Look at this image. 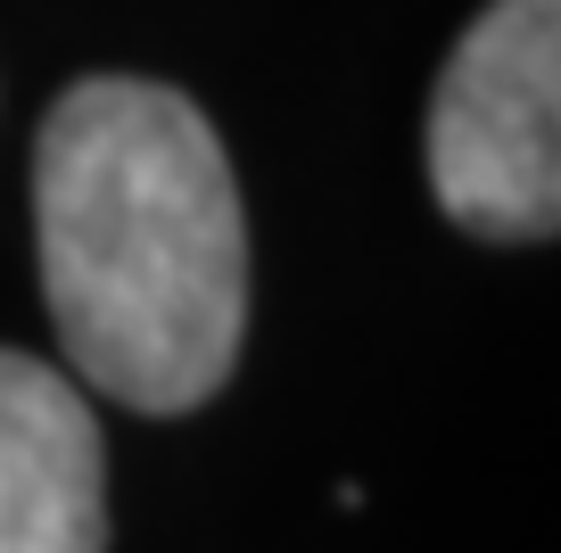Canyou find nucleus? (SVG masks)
Instances as JSON below:
<instances>
[{"label":"nucleus","instance_id":"nucleus-1","mask_svg":"<svg viewBox=\"0 0 561 553\" xmlns=\"http://www.w3.org/2000/svg\"><path fill=\"white\" fill-rule=\"evenodd\" d=\"M42 297L67 363L133 414H198L248 347V207L182 91L91 75L34 140Z\"/></svg>","mask_w":561,"mask_h":553},{"label":"nucleus","instance_id":"nucleus-2","mask_svg":"<svg viewBox=\"0 0 561 553\" xmlns=\"http://www.w3.org/2000/svg\"><path fill=\"white\" fill-rule=\"evenodd\" d=\"M438 207L479 240L561 224V0H495L455 42L430 100Z\"/></svg>","mask_w":561,"mask_h":553},{"label":"nucleus","instance_id":"nucleus-3","mask_svg":"<svg viewBox=\"0 0 561 553\" xmlns=\"http://www.w3.org/2000/svg\"><path fill=\"white\" fill-rule=\"evenodd\" d=\"M0 553H107V447L83 388L0 347Z\"/></svg>","mask_w":561,"mask_h":553}]
</instances>
